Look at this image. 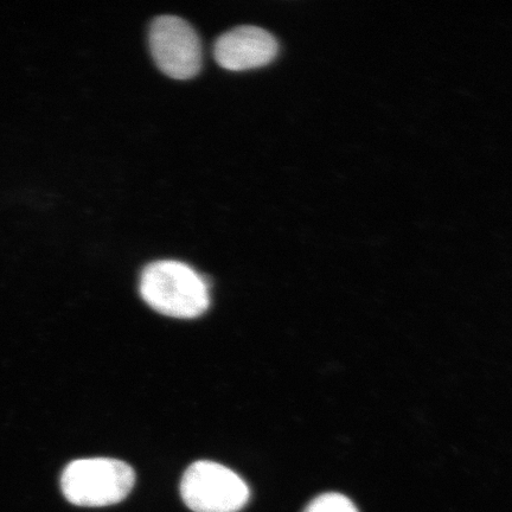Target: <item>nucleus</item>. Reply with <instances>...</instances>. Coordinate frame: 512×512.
<instances>
[{"label": "nucleus", "mask_w": 512, "mask_h": 512, "mask_svg": "<svg viewBox=\"0 0 512 512\" xmlns=\"http://www.w3.org/2000/svg\"><path fill=\"white\" fill-rule=\"evenodd\" d=\"M144 302L160 315L194 319L210 304L209 287L200 274L174 260L152 262L140 278Z\"/></svg>", "instance_id": "f257e3e1"}, {"label": "nucleus", "mask_w": 512, "mask_h": 512, "mask_svg": "<svg viewBox=\"0 0 512 512\" xmlns=\"http://www.w3.org/2000/svg\"><path fill=\"white\" fill-rule=\"evenodd\" d=\"M136 483V473L121 460L79 459L64 469L61 489L69 503L85 508L108 507L124 501Z\"/></svg>", "instance_id": "f03ea898"}, {"label": "nucleus", "mask_w": 512, "mask_h": 512, "mask_svg": "<svg viewBox=\"0 0 512 512\" xmlns=\"http://www.w3.org/2000/svg\"><path fill=\"white\" fill-rule=\"evenodd\" d=\"M181 495L194 512H238L249 499L248 485L228 467L201 460L188 467Z\"/></svg>", "instance_id": "7ed1b4c3"}, {"label": "nucleus", "mask_w": 512, "mask_h": 512, "mask_svg": "<svg viewBox=\"0 0 512 512\" xmlns=\"http://www.w3.org/2000/svg\"><path fill=\"white\" fill-rule=\"evenodd\" d=\"M149 40L153 60L165 75L176 80H189L200 72V38L183 18H156L151 25Z\"/></svg>", "instance_id": "20e7f679"}, {"label": "nucleus", "mask_w": 512, "mask_h": 512, "mask_svg": "<svg viewBox=\"0 0 512 512\" xmlns=\"http://www.w3.org/2000/svg\"><path fill=\"white\" fill-rule=\"evenodd\" d=\"M279 44L265 29L245 25L223 34L215 43L217 63L232 72L267 66L278 55Z\"/></svg>", "instance_id": "39448f33"}, {"label": "nucleus", "mask_w": 512, "mask_h": 512, "mask_svg": "<svg viewBox=\"0 0 512 512\" xmlns=\"http://www.w3.org/2000/svg\"><path fill=\"white\" fill-rule=\"evenodd\" d=\"M304 512H360L348 497L341 494H324L307 505Z\"/></svg>", "instance_id": "423d86ee"}]
</instances>
